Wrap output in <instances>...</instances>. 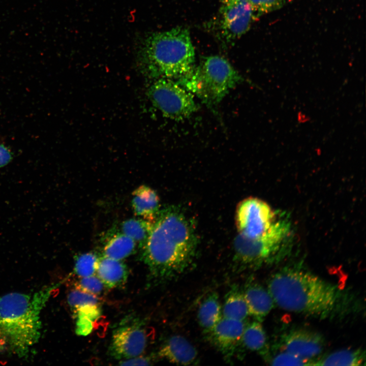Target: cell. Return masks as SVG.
Listing matches in <instances>:
<instances>
[{
    "instance_id": "cell-31",
    "label": "cell",
    "mask_w": 366,
    "mask_h": 366,
    "mask_svg": "<svg viewBox=\"0 0 366 366\" xmlns=\"http://www.w3.org/2000/svg\"><path fill=\"white\" fill-rule=\"evenodd\" d=\"M249 0H221V6H230L242 2H248Z\"/></svg>"
},
{
    "instance_id": "cell-13",
    "label": "cell",
    "mask_w": 366,
    "mask_h": 366,
    "mask_svg": "<svg viewBox=\"0 0 366 366\" xmlns=\"http://www.w3.org/2000/svg\"><path fill=\"white\" fill-rule=\"evenodd\" d=\"M158 356L177 364H196L198 361V354L196 348L180 335H173L168 338L160 348Z\"/></svg>"
},
{
    "instance_id": "cell-25",
    "label": "cell",
    "mask_w": 366,
    "mask_h": 366,
    "mask_svg": "<svg viewBox=\"0 0 366 366\" xmlns=\"http://www.w3.org/2000/svg\"><path fill=\"white\" fill-rule=\"evenodd\" d=\"M67 302L73 313L87 306L100 304L97 296L77 289L69 292L67 296Z\"/></svg>"
},
{
    "instance_id": "cell-15",
    "label": "cell",
    "mask_w": 366,
    "mask_h": 366,
    "mask_svg": "<svg viewBox=\"0 0 366 366\" xmlns=\"http://www.w3.org/2000/svg\"><path fill=\"white\" fill-rule=\"evenodd\" d=\"M96 272L107 288L124 285L129 276L128 267L121 260L104 256L99 257Z\"/></svg>"
},
{
    "instance_id": "cell-18",
    "label": "cell",
    "mask_w": 366,
    "mask_h": 366,
    "mask_svg": "<svg viewBox=\"0 0 366 366\" xmlns=\"http://www.w3.org/2000/svg\"><path fill=\"white\" fill-rule=\"evenodd\" d=\"M222 317L217 293H210L200 303L197 314L200 326L204 333L209 332Z\"/></svg>"
},
{
    "instance_id": "cell-6",
    "label": "cell",
    "mask_w": 366,
    "mask_h": 366,
    "mask_svg": "<svg viewBox=\"0 0 366 366\" xmlns=\"http://www.w3.org/2000/svg\"><path fill=\"white\" fill-rule=\"evenodd\" d=\"M243 79L225 58L211 55L180 77L178 83L208 106L219 104Z\"/></svg>"
},
{
    "instance_id": "cell-9",
    "label": "cell",
    "mask_w": 366,
    "mask_h": 366,
    "mask_svg": "<svg viewBox=\"0 0 366 366\" xmlns=\"http://www.w3.org/2000/svg\"><path fill=\"white\" fill-rule=\"evenodd\" d=\"M147 342L148 335L142 322L126 320L114 330L109 350L114 358L127 359L141 355Z\"/></svg>"
},
{
    "instance_id": "cell-17",
    "label": "cell",
    "mask_w": 366,
    "mask_h": 366,
    "mask_svg": "<svg viewBox=\"0 0 366 366\" xmlns=\"http://www.w3.org/2000/svg\"><path fill=\"white\" fill-rule=\"evenodd\" d=\"M132 195V206L135 214L143 219L154 220L160 209L157 193L150 187L142 185L134 191Z\"/></svg>"
},
{
    "instance_id": "cell-14",
    "label": "cell",
    "mask_w": 366,
    "mask_h": 366,
    "mask_svg": "<svg viewBox=\"0 0 366 366\" xmlns=\"http://www.w3.org/2000/svg\"><path fill=\"white\" fill-rule=\"evenodd\" d=\"M242 291L249 315L260 322L273 307L274 302L270 294L252 279L247 282Z\"/></svg>"
},
{
    "instance_id": "cell-19",
    "label": "cell",
    "mask_w": 366,
    "mask_h": 366,
    "mask_svg": "<svg viewBox=\"0 0 366 366\" xmlns=\"http://www.w3.org/2000/svg\"><path fill=\"white\" fill-rule=\"evenodd\" d=\"M222 317L245 321L249 315L242 291L233 285L226 294L222 310Z\"/></svg>"
},
{
    "instance_id": "cell-22",
    "label": "cell",
    "mask_w": 366,
    "mask_h": 366,
    "mask_svg": "<svg viewBox=\"0 0 366 366\" xmlns=\"http://www.w3.org/2000/svg\"><path fill=\"white\" fill-rule=\"evenodd\" d=\"M266 343V333L259 321L246 324L241 338V346L260 353L265 349Z\"/></svg>"
},
{
    "instance_id": "cell-8",
    "label": "cell",
    "mask_w": 366,
    "mask_h": 366,
    "mask_svg": "<svg viewBox=\"0 0 366 366\" xmlns=\"http://www.w3.org/2000/svg\"><path fill=\"white\" fill-rule=\"evenodd\" d=\"M278 214L261 199L254 197L244 199L236 212L238 234L248 238L261 235L271 227Z\"/></svg>"
},
{
    "instance_id": "cell-11",
    "label": "cell",
    "mask_w": 366,
    "mask_h": 366,
    "mask_svg": "<svg viewBox=\"0 0 366 366\" xmlns=\"http://www.w3.org/2000/svg\"><path fill=\"white\" fill-rule=\"evenodd\" d=\"M281 348L284 351L302 358L316 360L323 351V337L316 332L306 329L291 330L281 338Z\"/></svg>"
},
{
    "instance_id": "cell-16",
    "label": "cell",
    "mask_w": 366,
    "mask_h": 366,
    "mask_svg": "<svg viewBox=\"0 0 366 366\" xmlns=\"http://www.w3.org/2000/svg\"><path fill=\"white\" fill-rule=\"evenodd\" d=\"M105 236L102 256L122 260L135 252L136 243L116 228L110 230Z\"/></svg>"
},
{
    "instance_id": "cell-30",
    "label": "cell",
    "mask_w": 366,
    "mask_h": 366,
    "mask_svg": "<svg viewBox=\"0 0 366 366\" xmlns=\"http://www.w3.org/2000/svg\"><path fill=\"white\" fill-rule=\"evenodd\" d=\"M12 153L5 145L0 144V167L8 165L12 160Z\"/></svg>"
},
{
    "instance_id": "cell-21",
    "label": "cell",
    "mask_w": 366,
    "mask_h": 366,
    "mask_svg": "<svg viewBox=\"0 0 366 366\" xmlns=\"http://www.w3.org/2000/svg\"><path fill=\"white\" fill-rule=\"evenodd\" d=\"M364 363V351L361 349H345L316 359L315 365H361Z\"/></svg>"
},
{
    "instance_id": "cell-12",
    "label": "cell",
    "mask_w": 366,
    "mask_h": 366,
    "mask_svg": "<svg viewBox=\"0 0 366 366\" xmlns=\"http://www.w3.org/2000/svg\"><path fill=\"white\" fill-rule=\"evenodd\" d=\"M220 11L222 34L228 41L239 38L249 30L254 21L248 2L221 6Z\"/></svg>"
},
{
    "instance_id": "cell-26",
    "label": "cell",
    "mask_w": 366,
    "mask_h": 366,
    "mask_svg": "<svg viewBox=\"0 0 366 366\" xmlns=\"http://www.w3.org/2000/svg\"><path fill=\"white\" fill-rule=\"evenodd\" d=\"M265 358L273 365H315L316 362V360L302 358L282 350L272 357L267 356Z\"/></svg>"
},
{
    "instance_id": "cell-24",
    "label": "cell",
    "mask_w": 366,
    "mask_h": 366,
    "mask_svg": "<svg viewBox=\"0 0 366 366\" xmlns=\"http://www.w3.org/2000/svg\"><path fill=\"white\" fill-rule=\"evenodd\" d=\"M99 257L93 252L80 254L75 257L74 272L79 277L93 275Z\"/></svg>"
},
{
    "instance_id": "cell-5",
    "label": "cell",
    "mask_w": 366,
    "mask_h": 366,
    "mask_svg": "<svg viewBox=\"0 0 366 366\" xmlns=\"http://www.w3.org/2000/svg\"><path fill=\"white\" fill-rule=\"evenodd\" d=\"M293 231L288 216L278 214L271 227L255 238L238 234L233 242L234 261L240 268H257L282 260L291 249Z\"/></svg>"
},
{
    "instance_id": "cell-23",
    "label": "cell",
    "mask_w": 366,
    "mask_h": 366,
    "mask_svg": "<svg viewBox=\"0 0 366 366\" xmlns=\"http://www.w3.org/2000/svg\"><path fill=\"white\" fill-rule=\"evenodd\" d=\"M100 305L87 306L76 311V332L80 336H86L94 328V323L100 317Z\"/></svg>"
},
{
    "instance_id": "cell-7",
    "label": "cell",
    "mask_w": 366,
    "mask_h": 366,
    "mask_svg": "<svg viewBox=\"0 0 366 366\" xmlns=\"http://www.w3.org/2000/svg\"><path fill=\"white\" fill-rule=\"evenodd\" d=\"M147 95L164 116L175 120L187 118L197 109L192 94L170 78L156 79Z\"/></svg>"
},
{
    "instance_id": "cell-10",
    "label": "cell",
    "mask_w": 366,
    "mask_h": 366,
    "mask_svg": "<svg viewBox=\"0 0 366 366\" xmlns=\"http://www.w3.org/2000/svg\"><path fill=\"white\" fill-rule=\"evenodd\" d=\"M245 321L222 317L206 334L208 341L230 360L241 346Z\"/></svg>"
},
{
    "instance_id": "cell-29",
    "label": "cell",
    "mask_w": 366,
    "mask_h": 366,
    "mask_svg": "<svg viewBox=\"0 0 366 366\" xmlns=\"http://www.w3.org/2000/svg\"><path fill=\"white\" fill-rule=\"evenodd\" d=\"M151 364L150 359L141 355L131 358L125 359L119 364L123 365H144Z\"/></svg>"
},
{
    "instance_id": "cell-27",
    "label": "cell",
    "mask_w": 366,
    "mask_h": 366,
    "mask_svg": "<svg viewBox=\"0 0 366 366\" xmlns=\"http://www.w3.org/2000/svg\"><path fill=\"white\" fill-rule=\"evenodd\" d=\"M288 0H249L254 20L260 16L282 8Z\"/></svg>"
},
{
    "instance_id": "cell-1",
    "label": "cell",
    "mask_w": 366,
    "mask_h": 366,
    "mask_svg": "<svg viewBox=\"0 0 366 366\" xmlns=\"http://www.w3.org/2000/svg\"><path fill=\"white\" fill-rule=\"evenodd\" d=\"M197 240L191 220L179 208L160 209L141 258L150 279L161 283L175 279L190 268L195 257Z\"/></svg>"
},
{
    "instance_id": "cell-4",
    "label": "cell",
    "mask_w": 366,
    "mask_h": 366,
    "mask_svg": "<svg viewBox=\"0 0 366 366\" xmlns=\"http://www.w3.org/2000/svg\"><path fill=\"white\" fill-rule=\"evenodd\" d=\"M195 53L189 30L178 26L148 35L140 41L136 65L144 76L156 79L182 76L194 66Z\"/></svg>"
},
{
    "instance_id": "cell-28",
    "label": "cell",
    "mask_w": 366,
    "mask_h": 366,
    "mask_svg": "<svg viewBox=\"0 0 366 366\" xmlns=\"http://www.w3.org/2000/svg\"><path fill=\"white\" fill-rule=\"evenodd\" d=\"M75 287L78 290L97 296L101 294L106 287L98 276L92 275L81 277L75 283Z\"/></svg>"
},
{
    "instance_id": "cell-2",
    "label": "cell",
    "mask_w": 366,
    "mask_h": 366,
    "mask_svg": "<svg viewBox=\"0 0 366 366\" xmlns=\"http://www.w3.org/2000/svg\"><path fill=\"white\" fill-rule=\"evenodd\" d=\"M267 290L280 308L321 318L336 313L342 305V293L336 286L300 267H286L274 273Z\"/></svg>"
},
{
    "instance_id": "cell-20",
    "label": "cell",
    "mask_w": 366,
    "mask_h": 366,
    "mask_svg": "<svg viewBox=\"0 0 366 366\" xmlns=\"http://www.w3.org/2000/svg\"><path fill=\"white\" fill-rule=\"evenodd\" d=\"M154 220L142 218L129 219L123 221L117 230L131 238L141 249L149 237Z\"/></svg>"
},
{
    "instance_id": "cell-3",
    "label": "cell",
    "mask_w": 366,
    "mask_h": 366,
    "mask_svg": "<svg viewBox=\"0 0 366 366\" xmlns=\"http://www.w3.org/2000/svg\"><path fill=\"white\" fill-rule=\"evenodd\" d=\"M60 285L52 284L34 293L11 292L0 297V352L18 358L28 356L41 337V312Z\"/></svg>"
}]
</instances>
